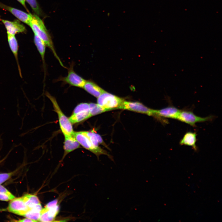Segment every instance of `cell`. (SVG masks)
I'll list each match as a JSON object with an SVG mask.
<instances>
[{
	"mask_svg": "<svg viewBox=\"0 0 222 222\" xmlns=\"http://www.w3.org/2000/svg\"><path fill=\"white\" fill-rule=\"evenodd\" d=\"M181 110L173 106H168L159 110H155V113L158 120L164 123L166 119L171 118L177 119Z\"/></svg>",
	"mask_w": 222,
	"mask_h": 222,
	"instance_id": "10",
	"label": "cell"
},
{
	"mask_svg": "<svg viewBox=\"0 0 222 222\" xmlns=\"http://www.w3.org/2000/svg\"><path fill=\"white\" fill-rule=\"evenodd\" d=\"M14 172L0 174V185L10 179Z\"/></svg>",
	"mask_w": 222,
	"mask_h": 222,
	"instance_id": "23",
	"label": "cell"
},
{
	"mask_svg": "<svg viewBox=\"0 0 222 222\" xmlns=\"http://www.w3.org/2000/svg\"><path fill=\"white\" fill-rule=\"evenodd\" d=\"M59 212V206L56 199L48 203L42 208L39 221H54Z\"/></svg>",
	"mask_w": 222,
	"mask_h": 222,
	"instance_id": "6",
	"label": "cell"
},
{
	"mask_svg": "<svg viewBox=\"0 0 222 222\" xmlns=\"http://www.w3.org/2000/svg\"><path fill=\"white\" fill-rule=\"evenodd\" d=\"M0 192L11 195L12 194L3 186L0 185Z\"/></svg>",
	"mask_w": 222,
	"mask_h": 222,
	"instance_id": "25",
	"label": "cell"
},
{
	"mask_svg": "<svg viewBox=\"0 0 222 222\" xmlns=\"http://www.w3.org/2000/svg\"><path fill=\"white\" fill-rule=\"evenodd\" d=\"M97 98V104L107 111L120 109L124 101L123 99L105 91Z\"/></svg>",
	"mask_w": 222,
	"mask_h": 222,
	"instance_id": "3",
	"label": "cell"
},
{
	"mask_svg": "<svg viewBox=\"0 0 222 222\" xmlns=\"http://www.w3.org/2000/svg\"><path fill=\"white\" fill-rule=\"evenodd\" d=\"M213 118L214 117L212 116L201 117L196 115L191 111L181 110L177 119L192 126L195 127L197 123L212 121Z\"/></svg>",
	"mask_w": 222,
	"mask_h": 222,
	"instance_id": "5",
	"label": "cell"
},
{
	"mask_svg": "<svg viewBox=\"0 0 222 222\" xmlns=\"http://www.w3.org/2000/svg\"><path fill=\"white\" fill-rule=\"evenodd\" d=\"M29 26L35 35L42 40L46 46L52 51L55 57L63 67L67 68L63 65L62 61L57 55L51 39L42 20L36 14H31V17Z\"/></svg>",
	"mask_w": 222,
	"mask_h": 222,
	"instance_id": "1",
	"label": "cell"
},
{
	"mask_svg": "<svg viewBox=\"0 0 222 222\" xmlns=\"http://www.w3.org/2000/svg\"><path fill=\"white\" fill-rule=\"evenodd\" d=\"M64 137L63 159L68 154L80 147V144L73 135L65 136Z\"/></svg>",
	"mask_w": 222,
	"mask_h": 222,
	"instance_id": "15",
	"label": "cell"
},
{
	"mask_svg": "<svg viewBox=\"0 0 222 222\" xmlns=\"http://www.w3.org/2000/svg\"><path fill=\"white\" fill-rule=\"evenodd\" d=\"M16 221L18 222H35L34 220H32L31 219H29L27 218H25L20 219L18 220H17Z\"/></svg>",
	"mask_w": 222,
	"mask_h": 222,
	"instance_id": "26",
	"label": "cell"
},
{
	"mask_svg": "<svg viewBox=\"0 0 222 222\" xmlns=\"http://www.w3.org/2000/svg\"><path fill=\"white\" fill-rule=\"evenodd\" d=\"M22 197L25 205L31 210L36 209L41 211L42 209L40 202L36 195L27 194Z\"/></svg>",
	"mask_w": 222,
	"mask_h": 222,
	"instance_id": "14",
	"label": "cell"
},
{
	"mask_svg": "<svg viewBox=\"0 0 222 222\" xmlns=\"http://www.w3.org/2000/svg\"><path fill=\"white\" fill-rule=\"evenodd\" d=\"M0 8L10 12L22 22L29 25L31 17V13L27 14L18 9L7 6L0 2Z\"/></svg>",
	"mask_w": 222,
	"mask_h": 222,
	"instance_id": "13",
	"label": "cell"
},
{
	"mask_svg": "<svg viewBox=\"0 0 222 222\" xmlns=\"http://www.w3.org/2000/svg\"><path fill=\"white\" fill-rule=\"evenodd\" d=\"M73 136L80 145L95 154L98 158H99V156L101 155L104 154L108 156L111 159H112L111 156L106 151L101 148L100 147H96L94 146L84 131L74 132Z\"/></svg>",
	"mask_w": 222,
	"mask_h": 222,
	"instance_id": "4",
	"label": "cell"
},
{
	"mask_svg": "<svg viewBox=\"0 0 222 222\" xmlns=\"http://www.w3.org/2000/svg\"><path fill=\"white\" fill-rule=\"evenodd\" d=\"M197 134L195 132H187L183 135L179 142L181 145H185L191 147L195 151L197 150L196 145Z\"/></svg>",
	"mask_w": 222,
	"mask_h": 222,
	"instance_id": "16",
	"label": "cell"
},
{
	"mask_svg": "<svg viewBox=\"0 0 222 222\" xmlns=\"http://www.w3.org/2000/svg\"><path fill=\"white\" fill-rule=\"evenodd\" d=\"M120 109L133 111L152 116L155 118L156 115L155 110L149 108L142 103L137 102L124 101Z\"/></svg>",
	"mask_w": 222,
	"mask_h": 222,
	"instance_id": "9",
	"label": "cell"
},
{
	"mask_svg": "<svg viewBox=\"0 0 222 222\" xmlns=\"http://www.w3.org/2000/svg\"><path fill=\"white\" fill-rule=\"evenodd\" d=\"M74 65L73 63L70 65L68 69L67 76L60 77L56 81H61L70 86L82 88L86 80L75 72L73 69Z\"/></svg>",
	"mask_w": 222,
	"mask_h": 222,
	"instance_id": "8",
	"label": "cell"
},
{
	"mask_svg": "<svg viewBox=\"0 0 222 222\" xmlns=\"http://www.w3.org/2000/svg\"><path fill=\"white\" fill-rule=\"evenodd\" d=\"M15 198V196L13 195H10L6 193L0 192V200H1L7 201Z\"/></svg>",
	"mask_w": 222,
	"mask_h": 222,
	"instance_id": "24",
	"label": "cell"
},
{
	"mask_svg": "<svg viewBox=\"0 0 222 222\" xmlns=\"http://www.w3.org/2000/svg\"><path fill=\"white\" fill-rule=\"evenodd\" d=\"M1 20L6 27L7 34L15 35L17 33L24 32L26 31L25 26L18 20L13 21L2 19Z\"/></svg>",
	"mask_w": 222,
	"mask_h": 222,
	"instance_id": "12",
	"label": "cell"
},
{
	"mask_svg": "<svg viewBox=\"0 0 222 222\" xmlns=\"http://www.w3.org/2000/svg\"><path fill=\"white\" fill-rule=\"evenodd\" d=\"M45 94L52 103L54 110L57 114L60 127L64 136L73 135L74 131L72 123L61 111L55 97L47 92Z\"/></svg>",
	"mask_w": 222,
	"mask_h": 222,
	"instance_id": "2",
	"label": "cell"
},
{
	"mask_svg": "<svg viewBox=\"0 0 222 222\" xmlns=\"http://www.w3.org/2000/svg\"><path fill=\"white\" fill-rule=\"evenodd\" d=\"M30 5L32 10L38 15L42 14V11L36 0H25Z\"/></svg>",
	"mask_w": 222,
	"mask_h": 222,
	"instance_id": "22",
	"label": "cell"
},
{
	"mask_svg": "<svg viewBox=\"0 0 222 222\" xmlns=\"http://www.w3.org/2000/svg\"><path fill=\"white\" fill-rule=\"evenodd\" d=\"M6 209H0V211H6Z\"/></svg>",
	"mask_w": 222,
	"mask_h": 222,
	"instance_id": "28",
	"label": "cell"
},
{
	"mask_svg": "<svg viewBox=\"0 0 222 222\" xmlns=\"http://www.w3.org/2000/svg\"><path fill=\"white\" fill-rule=\"evenodd\" d=\"M20 3H21L26 9V6L25 3V0H17Z\"/></svg>",
	"mask_w": 222,
	"mask_h": 222,
	"instance_id": "27",
	"label": "cell"
},
{
	"mask_svg": "<svg viewBox=\"0 0 222 222\" xmlns=\"http://www.w3.org/2000/svg\"><path fill=\"white\" fill-rule=\"evenodd\" d=\"M10 212L24 216L31 210L25 204L22 197L14 198L11 200L7 208Z\"/></svg>",
	"mask_w": 222,
	"mask_h": 222,
	"instance_id": "11",
	"label": "cell"
},
{
	"mask_svg": "<svg viewBox=\"0 0 222 222\" xmlns=\"http://www.w3.org/2000/svg\"><path fill=\"white\" fill-rule=\"evenodd\" d=\"M7 40L10 48L15 58L17 64L18 70L20 76L22 78L21 68L18 57V45L15 35L7 34Z\"/></svg>",
	"mask_w": 222,
	"mask_h": 222,
	"instance_id": "17",
	"label": "cell"
},
{
	"mask_svg": "<svg viewBox=\"0 0 222 222\" xmlns=\"http://www.w3.org/2000/svg\"><path fill=\"white\" fill-rule=\"evenodd\" d=\"M84 131L94 146L96 147H100L99 146V144H101L105 146V143L99 135L93 132Z\"/></svg>",
	"mask_w": 222,
	"mask_h": 222,
	"instance_id": "20",
	"label": "cell"
},
{
	"mask_svg": "<svg viewBox=\"0 0 222 222\" xmlns=\"http://www.w3.org/2000/svg\"><path fill=\"white\" fill-rule=\"evenodd\" d=\"M90 111L91 116L101 113L107 111L97 104L90 103L89 104Z\"/></svg>",
	"mask_w": 222,
	"mask_h": 222,
	"instance_id": "21",
	"label": "cell"
},
{
	"mask_svg": "<svg viewBox=\"0 0 222 222\" xmlns=\"http://www.w3.org/2000/svg\"><path fill=\"white\" fill-rule=\"evenodd\" d=\"M2 161H0V163L2 162Z\"/></svg>",
	"mask_w": 222,
	"mask_h": 222,
	"instance_id": "29",
	"label": "cell"
},
{
	"mask_svg": "<svg viewBox=\"0 0 222 222\" xmlns=\"http://www.w3.org/2000/svg\"><path fill=\"white\" fill-rule=\"evenodd\" d=\"M82 88L97 98L105 91L94 82L90 80H86Z\"/></svg>",
	"mask_w": 222,
	"mask_h": 222,
	"instance_id": "18",
	"label": "cell"
},
{
	"mask_svg": "<svg viewBox=\"0 0 222 222\" xmlns=\"http://www.w3.org/2000/svg\"><path fill=\"white\" fill-rule=\"evenodd\" d=\"M89 104L86 103L78 104L74 109L68 118L71 123L80 122L91 117Z\"/></svg>",
	"mask_w": 222,
	"mask_h": 222,
	"instance_id": "7",
	"label": "cell"
},
{
	"mask_svg": "<svg viewBox=\"0 0 222 222\" xmlns=\"http://www.w3.org/2000/svg\"><path fill=\"white\" fill-rule=\"evenodd\" d=\"M34 41L35 45L41 56L43 67L45 69V55L46 46L43 41L35 35H34Z\"/></svg>",
	"mask_w": 222,
	"mask_h": 222,
	"instance_id": "19",
	"label": "cell"
}]
</instances>
